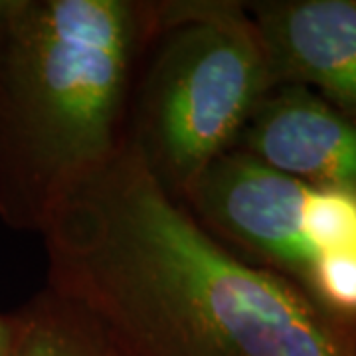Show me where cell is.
Returning <instances> with one entry per match:
<instances>
[{
    "mask_svg": "<svg viewBox=\"0 0 356 356\" xmlns=\"http://www.w3.org/2000/svg\"><path fill=\"white\" fill-rule=\"evenodd\" d=\"M48 287L123 356H356V325L236 254L125 147L42 232Z\"/></svg>",
    "mask_w": 356,
    "mask_h": 356,
    "instance_id": "obj_1",
    "label": "cell"
},
{
    "mask_svg": "<svg viewBox=\"0 0 356 356\" xmlns=\"http://www.w3.org/2000/svg\"><path fill=\"white\" fill-rule=\"evenodd\" d=\"M161 0H0V220L40 234L127 143Z\"/></svg>",
    "mask_w": 356,
    "mask_h": 356,
    "instance_id": "obj_2",
    "label": "cell"
},
{
    "mask_svg": "<svg viewBox=\"0 0 356 356\" xmlns=\"http://www.w3.org/2000/svg\"><path fill=\"white\" fill-rule=\"evenodd\" d=\"M273 88L243 2L161 0L131 89L127 145L180 200L206 166L236 149Z\"/></svg>",
    "mask_w": 356,
    "mask_h": 356,
    "instance_id": "obj_3",
    "label": "cell"
},
{
    "mask_svg": "<svg viewBox=\"0 0 356 356\" xmlns=\"http://www.w3.org/2000/svg\"><path fill=\"white\" fill-rule=\"evenodd\" d=\"M311 191L232 149L206 166L178 202L229 250L307 289L318 261L307 226Z\"/></svg>",
    "mask_w": 356,
    "mask_h": 356,
    "instance_id": "obj_4",
    "label": "cell"
},
{
    "mask_svg": "<svg viewBox=\"0 0 356 356\" xmlns=\"http://www.w3.org/2000/svg\"><path fill=\"white\" fill-rule=\"evenodd\" d=\"M273 86H303L356 117V0L243 2Z\"/></svg>",
    "mask_w": 356,
    "mask_h": 356,
    "instance_id": "obj_5",
    "label": "cell"
},
{
    "mask_svg": "<svg viewBox=\"0 0 356 356\" xmlns=\"http://www.w3.org/2000/svg\"><path fill=\"white\" fill-rule=\"evenodd\" d=\"M236 149L309 186L356 192V117L303 86L269 89Z\"/></svg>",
    "mask_w": 356,
    "mask_h": 356,
    "instance_id": "obj_6",
    "label": "cell"
},
{
    "mask_svg": "<svg viewBox=\"0 0 356 356\" xmlns=\"http://www.w3.org/2000/svg\"><path fill=\"white\" fill-rule=\"evenodd\" d=\"M14 315V356H123L83 307L50 287Z\"/></svg>",
    "mask_w": 356,
    "mask_h": 356,
    "instance_id": "obj_7",
    "label": "cell"
},
{
    "mask_svg": "<svg viewBox=\"0 0 356 356\" xmlns=\"http://www.w3.org/2000/svg\"><path fill=\"white\" fill-rule=\"evenodd\" d=\"M307 291L356 325V243L321 254Z\"/></svg>",
    "mask_w": 356,
    "mask_h": 356,
    "instance_id": "obj_8",
    "label": "cell"
},
{
    "mask_svg": "<svg viewBox=\"0 0 356 356\" xmlns=\"http://www.w3.org/2000/svg\"><path fill=\"white\" fill-rule=\"evenodd\" d=\"M16 346V315L0 313V356H14Z\"/></svg>",
    "mask_w": 356,
    "mask_h": 356,
    "instance_id": "obj_9",
    "label": "cell"
}]
</instances>
